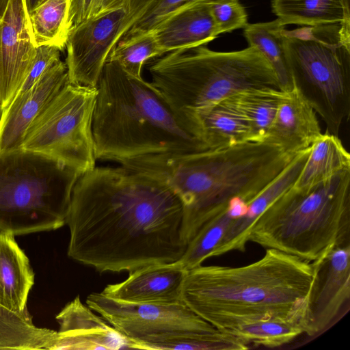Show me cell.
<instances>
[{
  "mask_svg": "<svg viewBox=\"0 0 350 350\" xmlns=\"http://www.w3.org/2000/svg\"><path fill=\"white\" fill-rule=\"evenodd\" d=\"M66 224L68 256L100 273L175 262L187 246L179 198L162 181L122 165L80 176Z\"/></svg>",
  "mask_w": 350,
  "mask_h": 350,
  "instance_id": "6da1fadb",
  "label": "cell"
},
{
  "mask_svg": "<svg viewBox=\"0 0 350 350\" xmlns=\"http://www.w3.org/2000/svg\"><path fill=\"white\" fill-rule=\"evenodd\" d=\"M315 273L312 262L267 248L262 258L247 265H201L188 269L182 300L219 330L282 318L301 321L307 333Z\"/></svg>",
  "mask_w": 350,
  "mask_h": 350,
  "instance_id": "7a4b0ae2",
  "label": "cell"
},
{
  "mask_svg": "<svg viewBox=\"0 0 350 350\" xmlns=\"http://www.w3.org/2000/svg\"><path fill=\"white\" fill-rule=\"evenodd\" d=\"M297 153L267 142L250 141L217 149L149 155L121 165L162 181L179 198L188 243L231 199H253Z\"/></svg>",
  "mask_w": 350,
  "mask_h": 350,
  "instance_id": "3957f363",
  "label": "cell"
},
{
  "mask_svg": "<svg viewBox=\"0 0 350 350\" xmlns=\"http://www.w3.org/2000/svg\"><path fill=\"white\" fill-rule=\"evenodd\" d=\"M92 133L96 159L123 163L153 154L208 149L191 122L152 85L107 61L96 83Z\"/></svg>",
  "mask_w": 350,
  "mask_h": 350,
  "instance_id": "277c9868",
  "label": "cell"
},
{
  "mask_svg": "<svg viewBox=\"0 0 350 350\" xmlns=\"http://www.w3.org/2000/svg\"><path fill=\"white\" fill-rule=\"evenodd\" d=\"M350 170L307 189L293 185L250 228L248 241L313 262L349 243Z\"/></svg>",
  "mask_w": 350,
  "mask_h": 350,
  "instance_id": "5b68a950",
  "label": "cell"
},
{
  "mask_svg": "<svg viewBox=\"0 0 350 350\" xmlns=\"http://www.w3.org/2000/svg\"><path fill=\"white\" fill-rule=\"evenodd\" d=\"M150 83L180 117L250 88L280 89L276 75L254 47L232 52L204 45L166 53L148 66Z\"/></svg>",
  "mask_w": 350,
  "mask_h": 350,
  "instance_id": "8992f818",
  "label": "cell"
},
{
  "mask_svg": "<svg viewBox=\"0 0 350 350\" xmlns=\"http://www.w3.org/2000/svg\"><path fill=\"white\" fill-rule=\"evenodd\" d=\"M81 175L40 152L0 153V231L15 236L62 227Z\"/></svg>",
  "mask_w": 350,
  "mask_h": 350,
  "instance_id": "52a82bcc",
  "label": "cell"
},
{
  "mask_svg": "<svg viewBox=\"0 0 350 350\" xmlns=\"http://www.w3.org/2000/svg\"><path fill=\"white\" fill-rule=\"evenodd\" d=\"M293 85L338 135L350 114V32L340 23L284 29Z\"/></svg>",
  "mask_w": 350,
  "mask_h": 350,
  "instance_id": "ba28073f",
  "label": "cell"
},
{
  "mask_svg": "<svg viewBox=\"0 0 350 350\" xmlns=\"http://www.w3.org/2000/svg\"><path fill=\"white\" fill-rule=\"evenodd\" d=\"M96 88L66 84L27 129L21 148L49 156L80 174L93 169Z\"/></svg>",
  "mask_w": 350,
  "mask_h": 350,
  "instance_id": "9c48e42d",
  "label": "cell"
},
{
  "mask_svg": "<svg viewBox=\"0 0 350 350\" xmlns=\"http://www.w3.org/2000/svg\"><path fill=\"white\" fill-rule=\"evenodd\" d=\"M161 0H115L105 10L72 26L66 48L70 83L96 88L116 44Z\"/></svg>",
  "mask_w": 350,
  "mask_h": 350,
  "instance_id": "30bf717a",
  "label": "cell"
},
{
  "mask_svg": "<svg viewBox=\"0 0 350 350\" xmlns=\"http://www.w3.org/2000/svg\"><path fill=\"white\" fill-rule=\"evenodd\" d=\"M86 304L104 318L130 342L164 335L217 330L184 303L177 304H138L92 293Z\"/></svg>",
  "mask_w": 350,
  "mask_h": 350,
  "instance_id": "8fae6325",
  "label": "cell"
},
{
  "mask_svg": "<svg viewBox=\"0 0 350 350\" xmlns=\"http://www.w3.org/2000/svg\"><path fill=\"white\" fill-rule=\"evenodd\" d=\"M25 0H9L0 19V103L12 102L36 54Z\"/></svg>",
  "mask_w": 350,
  "mask_h": 350,
  "instance_id": "7c38bea8",
  "label": "cell"
},
{
  "mask_svg": "<svg viewBox=\"0 0 350 350\" xmlns=\"http://www.w3.org/2000/svg\"><path fill=\"white\" fill-rule=\"evenodd\" d=\"M312 262L316 273L308 301V336L325 329L349 299L350 243L332 247Z\"/></svg>",
  "mask_w": 350,
  "mask_h": 350,
  "instance_id": "4fadbf2b",
  "label": "cell"
},
{
  "mask_svg": "<svg viewBox=\"0 0 350 350\" xmlns=\"http://www.w3.org/2000/svg\"><path fill=\"white\" fill-rule=\"evenodd\" d=\"M68 83L67 66L59 59L31 88L15 96L0 120V153L21 148L29 124Z\"/></svg>",
  "mask_w": 350,
  "mask_h": 350,
  "instance_id": "5bb4252c",
  "label": "cell"
},
{
  "mask_svg": "<svg viewBox=\"0 0 350 350\" xmlns=\"http://www.w3.org/2000/svg\"><path fill=\"white\" fill-rule=\"evenodd\" d=\"M59 325L52 350H117L130 342L77 295L56 315Z\"/></svg>",
  "mask_w": 350,
  "mask_h": 350,
  "instance_id": "9a60e30c",
  "label": "cell"
},
{
  "mask_svg": "<svg viewBox=\"0 0 350 350\" xmlns=\"http://www.w3.org/2000/svg\"><path fill=\"white\" fill-rule=\"evenodd\" d=\"M187 271L179 261L149 265L129 273L126 280L108 284L100 293L131 303L183 304L182 288Z\"/></svg>",
  "mask_w": 350,
  "mask_h": 350,
  "instance_id": "2e32d148",
  "label": "cell"
},
{
  "mask_svg": "<svg viewBox=\"0 0 350 350\" xmlns=\"http://www.w3.org/2000/svg\"><path fill=\"white\" fill-rule=\"evenodd\" d=\"M264 142L296 153L307 148L322 135L317 113L293 85L284 92Z\"/></svg>",
  "mask_w": 350,
  "mask_h": 350,
  "instance_id": "e0dca14e",
  "label": "cell"
},
{
  "mask_svg": "<svg viewBox=\"0 0 350 350\" xmlns=\"http://www.w3.org/2000/svg\"><path fill=\"white\" fill-rule=\"evenodd\" d=\"M150 32L163 55L204 45L219 35L209 3L179 11L161 21Z\"/></svg>",
  "mask_w": 350,
  "mask_h": 350,
  "instance_id": "ac0fdd59",
  "label": "cell"
},
{
  "mask_svg": "<svg viewBox=\"0 0 350 350\" xmlns=\"http://www.w3.org/2000/svg\"><path fill=\"white\" fill-rule=\"evenodd\" d=\"M309 152L310 147L298 152L287 167L250 201L245 214L232 223L212 257L232 250L245 251L250 228L266 208L293 185Z\"/></svg>",
  "mask_w": 350,
  "mask_h": 350,
  "instance_id": "d6986e66",
  "label": "cell"
},
{
  "mask_svg": "<svg viewBox=\"0 0 350 350\" xmlns=\"http://www.w3.org/2000/svg\"><path fill=\"white\" fill-rule=\"evenodd\" d=\"M34 284L28 257L12 234L0 231V306L13 312L27 310V303Z\"/></svg>",
  "mask_w": 350,
  "mask_h": 350,
  "instance_id": "ffe728a7",
  "label": "cell"
},
{
  "mask_svg": "<svg viewBox=\"0 0 350 350\" xmlns=\"http://www.w3.org/2000/svg\"><path fill=\"white\" fill-rule=\"evenodd\" d=\"M185 115L191 118L208 149H217L254 141L244 118L225 100Z\"/></svg>",
  "mask_w": 350,
  "mask_h": 350,
  "instance_id": "44dd1931",
  "label": "cell"
},
{
  "mask_svg": "<svg viewBox=\"0 0 350 350\" xmlns=\"http://www.w3.org/2000/svg\"><path fill=\"white\" fill-rule=\"evenodd\" d=\"M350 170V154L338 135L325 132L310 146L306 161L293 187L307 189Z\"/></svg>",
  "mask_w": 350,
  "mask_h": 350,
  "instance_id": "7402d4cb",
  "label": "cell"
},
{
  "mask_svg": "<svg viewBox=\"0 0 350 350\" xmlns=\"http://www.w3.org/2000/svg\"><path fill=\"white\" fill-rule=\"evenodd\" d=\"M350 0H272L273 12L284 25L340 23L350 31Z\"/></svg>",
  "mask_w": 350,
  "mask_h": 350,
  "instance_id": "603a6c76",
  "label": "cell"
},
{
  "mask_svg": "<svg viewBox=\"0 0 350 350\" xmlns=\"http://www.w3.org/2000/svg\"><path fill=\"white\" fill-rule=\"evenodd\" d=\"M249 202L240 197L234 198L222 211L208 219L188 243L178 260L182 266L188 270L212 257L232 223L245 214Z\"/></svg>",
  "mask_w": 350,
  "mask_h": 350,
  "instance_id": "cb8c5ba5",
  "label": "cell"
},
{
  "mask_svg": "<svg viewBox=\"0 0 350 350\" xmlns=\"http://www.w3.org/2000/svg\"><path fill=\"white\" fill-rule=\"evenodd\" d=\"M285 92L273 87L244 90L224 100L250 125L254 141L264 142Z\"/></svg>",
  "mask_w": 350,
  "mask_h": 350,
  "instance_id": "d4e9b609",
  "label": "cell"
},
{
  "mask_svg": "<svg viewBox=\"0 0 350 350\" xmlns=\"http://www.w3.org/2000/svg\"><path fill=\"white\" fill-rule=\"evenodd\" d=\"M284 29L285 25L277 18L270 22L247 23L243 33L249 46L257 49L272 67L280 89L288 92L293 88V81L285 51Z\"/></svg>",
  "mask_w": 350,
  "mask_h": 350,
  "instance_id": "484cf974",
  "label": "cell"
},
{
  "mask_svg": "<svg viewBox=\"0 0 350 350\" xmlns=\"http://www.w3.org/2000/svg\"><path fill=\"white\" fill-rule=\"evenodd\" d=\"M71 0H41L29 13L32 37L36 47L51 46L60 51L66 47L73 26Z\"/></svg>",
  "mask_w": 350,
  "mask_h": 350,
  "instance_id": "4316f807",
  "label": "cell"
},
{
  "mask_svg": "<svg viewBox=\"0 0 350 350\" xmlns=\"http://www.w3.org/2000/svg\"><path fill=\"white\" fill-rule=\"evenodd\" d=\"M57 332L36 327L28 310L16 313L0 306V349H51Z\"/></svg>",
  "mask_w": 350,
  "mask_h": 350,
  "instance_id": "83f0119b",
  "label": "cell"
},
{
  "mask_svg": "<svg viewBox=\"0 0 350 350\" xmlns=\"http://www.w3.org/2000/svg\"><path fill=\"white\" fill-rule=\"evenodd\" d=\"M245 342L229 331L187 332L132 341L131 349L178 350H245Z\"/></svg>",
  "mask_w": 350,
  "mask_h": 350,
  "instance_id": "f1b7e54d",
  "label": "cell"
},
{
  "mask_svg": "<svg viewBox=\"0 0 350 350\" xmlns=\"http://www.w3.org/2000/svg\"><path fill=\"white\" fill-rule=\"evenodd\" d=\"M229 332L248 345L254 343L273 348L286 345L306 334V327L298 319L271 318L242 324Z\"/></svg>",
  "mask_w": 350,
  "mask_h": 350,
  "instance_id": "f546056e",
  "label": "cell"
},
{
  "mask_svg": "<svg viewBox=\"0 0 350 350\" xmlns=\"http://www.w3.org/2000/svg\"><path fill=\"white\" fill-rule=\"evenodd\" d=\"M163 55L152 32L122 39L107 61L118 63L130 75L142 78V66L148 60Z\"/></svg>",
  "mask_w": 350,
  "mask_h": 350,
  "instance_id": "4dcf8cb0",
  "label": "cell"
},
{
  "mask_svg": "<svg viewBox=\"0 0 350 350\" xmlns=\"http://www.w3.org/2000/svg\"><path fill=\"white\" fill-rule=\"evenodd\" d=\"M214 1L215 0H161L122 39L150 32L161 21L179 11L194 5Z\"/></svg>",
  "mask_w": 350,
  "mask_h": 350,
  "instance_id": "1f68e13d",
  "label": "cell"
},
{
  "mask_svg": "<svg viewBox=\"0 0 350 350\" xmlns=\"http://www.w3.org/2000/svg\"><path fill=\"white\" fill-rule=\"evenodd\" d=\"M209 5L219 34L245 27L247 24V12L239 0H215Z\"/></svg>",
  "mask_w": 350,
  "mask_h": 350,
  "instance_id": "d6a6232c",
  "label": "cell"
},
{
  "mask_svg": "<svg viewBox=\"0 0 350 350\" xmlns=\"http://www.w3.org/2000/svg\"><path fill=\"white\" fill-rule=\"evenodd\" d=\"M59 59L60 50L59 49L51 46H40L37 47L32 66L16 94L31 88L41 75Z\"/></svg>",
  "mask_w": 350,
  "mask_h": 350,
  "instance_id": "836d02e7",
  "label": "cell"
},
{
  "mask_svg": "<svg viewBox=\"0 0 350 350\" xmlns=\"http://www.w3.org/2000/svg\"><path fill=\"white\" fill-rule=\"evenodd\" d=\"M94 0H71L70 18L73 26L90 17Z\"/></svg>",
  "mask_w": 350,
  "mask_h": 350,
  "instance_id": "e575fe53",
  "label": "cell"
},
{
  "mask_svg": "<svg viewBox=\"0 0 350 350\" xmlns=\"http://www.w3.org/2000/svg\"><path fill=\"white\" fill-rule=\"evenodd\" d=\"M114 1L115 0H94L91 8L90 17L95 16L107 10Z\"/></svg>",
  "mask_w": 350,
  "mask_h": 350,
  "instance_id": "d590c367",
  "label": "cell"
},
{
  "mask_svg": "<svg viewBox=\"0 0 350 350\" xmlns=\"http://www.w3.org/2000/svg\"><path fill=\"white\" fill-rule=\"evenodd\" d=\"M40 1L41 0H25L28 13H29Z\"/></svg>",
  "mask_w": 350,
  "mask_h": 350,
  "instance_id": "8d00e7d4",
  "label": "cell"
},
{
  "mask_svg": "<svg viewBox=\"0 0 350 350\" xmlns=\"http://www.w3.org/2000/svg\"><path fill=\"white\" fill-rule=\"evenodd\" d=\"M9 0H0V19L3 17L7 8Z\"/></svg>",
  "mask_w": 350,
  "mask_h": 350,
  "instance_id": "74e56055",
  "label": "cell"
},
{
  "mask_svg": "<svg viewBox=\"0 0 350 350\" xmlns=\"http://www.w3.org/2000/svg\"><path fill=\"white\" fill-rule=\"evenodd\" d=\"M3 109L1 105V103H0V120H1V116H2V114H3Z\"/></svg>",
  "mask_w": 350,
  "mask_h": 350,
  "instance_id": "f35d334b",
  "label": "cell"
}]
</instances>
